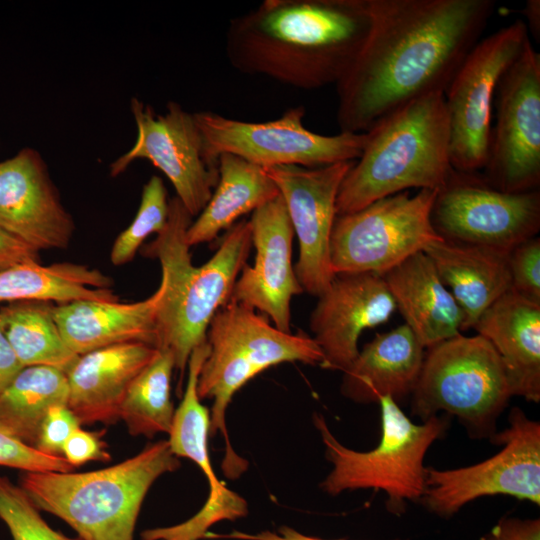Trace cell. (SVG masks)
I'll list each match as a JSON object with an SVG mask.
<instances>
[{"mask_svg":"<svg viewBox=\"0 0 540 540\" xmlns=\"http://www.w3.org/2000/svg\"><path fill=\"white\" fill-rule=\"evenodd\" d=\"M371 28L335 85L341 132L364 133L447 86L481 40L493 0H368Z\"/></svg>","mask_w":540,"mask_h":540,"instance_id":"6da1fadb","label":"cell"},{"mask_svg":"<svg viewBox=\"0 0 540 540\" xmlns=\"http://www.w3.org/2000/svg\"><path fill=\"white\" fill-rule=\"evenodd\" d=\"M368 0H265L230 20L231 66L284 85H336L356 60L371 28Z\"/></svg>","mask_w":540,"mask_h":540,"instance_id":"7a4b0ae2","label":"cell"},{"mask_svg":"<svg viewBox=\"0 0 540 540\" xmlns=\"http://www.w3.org/2000/svg\"><path fill=\"white\" fill-rule=\"evenodd\" d=\"M192 216L176 197L169 199L165 227L141 254L158 259L164 291L156 315V348L172 352L180 383L192 351L207 341L209 324L231 297L249 255V220L230 227L215 254L202 266L192 264L186 232Z\"/></svg>","mask_w":540,"mask_h":540,"instance_id":"3957f363","label":"cell"},{"mask_svg":"<svg viewBox=\"0 0 540 540\" xmlns=\"http://www.w3.org/2000/svg\"><path fill=\"white\" fill-rule=\"evenodd\" d=\"M366 133L363 151L340 185L337 216L411 188L439 190L454 170L443 92L406 104Z\"/></svg>","mask_w":540,"mask_h":540,"instance_id":"277c9868","label":"cell"},{"mask_svg":"<svg viewBox=\"0 0 540 540\" xmlns=\"http://www.w3.org/2000/svg\"><path fill=\"white\" fill-rule=\"evenodd\" d=\"M180 461L162 440L116 465L89 472H22L19 486L41 511L53 514L82 540H134L144 498Z\"/></svg>","mask_w":540,"mask_h":540,"instance_id":"5b68a950","label":"cell"},{"mask_svg":"<svg viewBox=\"0 0 540 540\" xmlns=\"http://www.w3.org/2000/svg\"><path fill=\"white\" fill-rule=\"evenodd\" d=\"M210 353L198 378L197 393L211 399L209 435L224 437L221 464L230 479L238 478L247 461L232 448L226 428V410L234 394L252 378L283 362L321 365L323 354L313 337L303 331L283 332L254 309L229 300L212 318L207 330Z\"/></svg>","mask_w":540,"mask_h":540,"instance_id":"8992f818","label":"cell"},{"mask_svg":"<svg viewBox=\"0 0 540 540\" xmlns=\"http://www.w3.org/2000/svg\"><path fill=\"white\" fill-rule=\"evenodd\" d=\"M381 437L372 450L355 451L342 445L321 414L313 422L321 435L327 459L333 468L321 483L330 495L345 490H382L391 513L404 511L406 501H420L426 488L424 458L430 446L448 429L446 417L434 416L422 424L413 423L390 396L378 401Z\"/></svg>","mask_w":540,"mask_h":540,"instance_id":"52a82bcc","label":"cell"},{"mask_svg":"<svg viewBox=\"0 0 540 540\" xmlns=\"http://www.w3.org/2000/svg\"><path fill=\"white\" fill-rule=\"evenodd\" d=\"M411 397L412 415L422 422L447 412L471 438L491 440L512 394L492 344L459 334L427 348Z\"/></svg>","mask_w":540,"mask_h":540,"instance_id":"ba28073f","label":"cell"},{"mask_svg":"<svg viewBox=\"0 0 540 540\" xmlns=\"http://www.w3.org/2000/svg\"><path fill=\"white\" fill-rule=\"evenodd\" d=\"M438 190L403 191L345 215L336 216L331 268L336 274L382 275L442 237L431 222Z\"/></svg>","mask_w":540,"mask_h":540,"instance_id":"9c48e42d","label":"cell"},{"mask_svg":"<svg viewBox=\"0 0 540 540\" xmlns=\"http://www.w3.org/2000/svg\"><path fill=\"white\" fill-rule=\"evenodd\" d=\"M304 117L303 106L292 107L266 122L241 121L210 111L194 113L206 153L214 160L222 153H230L263 168H317L360 157L366 132L322 135L307 129Z\"/></svg>","mask_w":540,"mask_h":540,"instance_id":"30bf717a","label":"cell"},{"mask_svg":"<svg viewBox=\"0 0 540 540\" xmlns=\"http://www.w3.org/2000/svg\"><path fill=\"white\" fill-rule=\"evenodd\" d=\"M529 41L520 19L481 38L447 86L444 102L453 169L480 172L484 168L498 83Z\"/></svg>","mask_w":540,"mask_h":540,"instance_id":"8fae6325","label":"cell"},{"mask_svg":"<svg viewBox=\"0 0 540 540\" xmlns=\"http://www.w3.org/2000/svg\"><path fill=\"white\" fill-rule=\"evenodd\" d=\"M509 425L491 441L502 445L492 457L462 468H426L421 502L428 511L448 518L467 503L484 496L508 495L540 504V423L518 407Z\"/></svg>","mask_w":540,"mask_h":540,"instance_id":"7c38bea8","label":"cell"},{"mask_svg":"<svg viewBox=\"0 0 540 540\" xmlns=\"http://www.w3.org/2000/svg\"><path fill=\"white\" fill-rule=\"evenodd\" d=\"M496 122L491 128L481 174L508 193L540 185V54L529 41L502 75L495 94Z\"/></svg>","mask_w":540,"mask_h":540,"instance_id":"4fadbf2b","label":"cell"},{"mask_svg":"<svg viewBox=\"0 0 540 540\" xmlns=\"http://www.w3.org/2000/svg\"><path fill=\"white\" fill-rule=\"evenodd\" d=\"M431 222L443 239L508 253L537 236L540 191L503 192L488 184L480 172L454 169L436 193Z\"/></svg>","mask_w":540,"mask_h":540,"instance_id":"5bb4252c","label":"cell"},{"mask_svg":"<svg viewBox=\"0 0 540 540\" xmlns=\"http://www.w3.org/2000/svg\"><path fill=\"white\" fill-rule=\"evenodd\" d=\"M131 111L137 138L131 149L110 165V175L123 173L136 159H147L166 175L189 214L199 215L212 196L219 171L218 160L206 153L194 113L169 102L166 113L156 114L136 98L131 100Z\"/></svg>","mask_w":540,"mask_h":540,"instance_id":"9a60e30c","label":"cell"},{"mask_svg":"<svg viewBox=\"0 0 540 540\" xmlns=\"http://www.w3.org/2000/svg\"><path fill=\"white\" fill-rule=\"evenodd\" d=\"M354 161L306 168L282 165L264 168L276 184L299 243L294 267L303 291L319 297L330 286L334 273L330 240L336 219L340 185Z\"/></svg>","mask_w":540,"mask_h":540,"instance_id":"2e32d148","label":"cell"},{"mask_svg":"<svg viewBox=\"0 0 540 540\" xmlns=\"http://www.w3.org/2000/svg\"><path fill=\"white\" fill-rule=\"evenodd\" d=\"M249 223L255 261L241 269L230 300L258 309L290 333V302L304 291L291 262L294 230L282 196L253 211Z\"/></svg>","mask_w":540,"mask_h":540,"instance_id":"e0dca14e","label":"cell"},{"mask_svg":"<svg viewBox=\"0 0 540 540\" xmlns=\"http://www.w3.org/2000/svg\"><path fill=\"white\" fill-rule=\"evenodd\" d=\"M0 227L39 252L70 244L73 219L32 148L0 162Z\"/></svg>","mask_w":540,"mask_h":540,"instance_id":"ac0fdd59","label":"cell"},{"mask_svg":"<svg viewBox=\"0 0 540 540\" xmlns=\"http://www.w3.org/2000/svg\"><path fill=\"white\" fill-rule=\"evenodd\" d=\"M310 316L313 339L323 354L321 367L344 372L359 354L365 329L386 323L396 305L381 275L336 274Z\"/></svg>","mask_w":540,"mask_h":540,"instance_id":"d6986e66","label":"cell"},{"mask_svg":"<svg viewBox=\"0 0 540 540\" xmlns=\"http://www.w3.org/2000/svg\"><path fill=\"white\" fill-rule=\"evenodd\" d=\"M209 430V411L200 402L197 381L190 378L174 412L168 443L175 456L192 460L202 470L209 482V495L203 507L190 519L174 526L151 528L149 540H200L205 538L212 525L247 515L246 500L228 489L212 469Z\"/></svg>","mask_w":540,"mask_h":540,"instance_id":"ffe728a7","label":"cell"},{"mask_svg":"<svg viewBox=\"0 0 540 540\" xmlns=\"http://www.w3.org/2000/svg\"><path fill=\"white\" fill-rule=\"evenodd\" d=\"M158 349L143 342H126L80 355L66 373L68 408L80 424H114L134 378Z\"/></svg>","mask_w":540,"mask_h":540,"instance_id":"44dd1931","label":"cell"},{"mask_svg":"<svg viewBox=\"0 0 540 540\" xmlns=\"http://www.w3.org/2000/svg\"><path fill=\"white\" fill-rule=\"evenodd\" d=\"M164 287L147 299L119 301L76 300L54 305L53 318L67 346L77 355L126 342L156 348V315Z\"/></svg>","mask_w":540,"mask_h":540,"instance_id":"7402d4cb","label":"cell"},{"mask_svg":"<svg viewBox=\"0 0 540 540\" xmlns=\"http://www.w3.org/2000/svg\"><path fill=\"white\" fill-rule=\"evenodd\" d=\"M473 329L496 350L512 396L540 401V303L510 289L478 319Z\"/></svg>","mask_w":540,"mask_h":540,"instance_id":"603a6c76","label":"cell"},{"mask_svg":"<svg viewBox=\"0 0 540 540\" xmlns=\"http://www.w3.org/2000/svg\"><path fill=\"white\" fill-rule=\"evenodd\" d=\"M381 276L405 324L425 349L461 334L463 313L423 251Z\"/></svg>","mask_w":540,"mask_h":540,"instance_id":"cb8c5ba5","label":"cell"},{"mask_svg":"<svg viewBox=\"0 0 540 540\" xmlns=\"http://www.w3.org/2000/svg\"><path fill=\"white\" fill-rule=\"evenodd\" d=\"M423 252L430 258L463 313L462 331L511 289L508 253L446 239L432 241Z\"/></svg>","mask_w":540,"mask_h":540,"instance_id":"d4e9b609","label":"cell"},{"mask_svg":"<svg viewBox=\"0 0 540 540\" xmlns=\"http://www.w3.org/2000/svg\"><path fill=\"white\" fill-rule=\"evenodd\" d=\"M424 356L425 348L406 324L377 334L343 372L341 393L357 403L383 396L398 403L412 394Z\"/></svg>","mask_w":540,"mask_h":540,"instance_id":"484cf974","label":"cell"},{"mask_svg":"<svg viewBox=\"0 0 540 540\" xmlns=\"http://www.w3.org/2000/svg\"><path fill=\"white\" fill-rule=\"evenodd\" d=\"M219 178L208 203L186 232L188 245L209 242L243 215L277 197L279 190L266 170L239 156H218Z\"/></svg>","mask_w":540,"mask_h":540,"instance_id":"4316f807","label":"cell"},{"mask_svg":"<svg viewBox=\"0 0 540 540\" xmlns=\"http://www.w3.org/2000/svg\"><path fill=\"white\" fill-rule=\"evenodd\" d=\"M111 285L107 275L86 265L64 262L44 266L28 261L0 271V302L119 301Z\"/></svg>","mask_w":540,"mask_h":540,"instance_id":"83f0119b","label":"cell"},{"mask_svg":"<svg viewBox=\"0 0 540 540\" xmlns=\"http://www.w3.org/2000/svg\"><path fill=\"white\" fill-rule=\"evenodd\" d=\"M65 372L49 366L23 367L0 394V425L35 448L41 425L55 405H67Z\"/></svg>","mask_w":540,"mask_h":540,"instance_id":"f1b7e54d","label":"cell"},{"mask_svg":"<svg viewBox=\"0 0 540 540\" xmlns=\"http://www.w3.org/2000/svg\"><path fill=\"white\" fill-rule=\"evenodd\" d=\"M52 302L14 301L0 308V326L23 367L49 366L67 373L78 359L53 318Z\"/></svg>","mask_w":540,"mask_h":540,"instance_id":"f546056e","label":"cell"},{"mask_svg":"<svg viewBox=\"0 0 540 540\" xmlns=\"http://www.w3.org/2000/svg\"><path fill=\"white\" fill-rule=\"evenodd\" d=\"M175 361L168 349L156 356L131 382L120 408L131 435L148 438L169 433L175 409L171 401V377Z\"/></svg>","mask_w":540,"mask_h":540,"instance_id":"4dcf8cb0","label":"cell"},{"mask_svg":"<svg viewBox=\"0 0 540 540\" xmlns=\"http://www.w3.org/2000/svg\"><path fill=\"white\" fill-rule=\"evenodd\" d=\"M169 214V199L162 179L152 176L144 185L137 214L131 224L115 239L110 260L119 266L128 263L142 247L145 239L165 227Z\"/></svg>","mask_w":540,"mask_h":540,"instance_id":"1f68e13d","label":"cell"},{"mask_svg":"<svg viewBox=\"0 0 540 540\" xmlns=\"http://www.w3.org/2000/svg\"><path fill=\"white\" fill-rule=\"evenodd\" d=\"M0 519L13 540H82L49 526L26 492L6 476H0Z\"/></svg>","mask_w":540,"mask_h":540,"instance_id":"d6a6232c","label":"cell"},{"mask_svg":"<svg viewBox=\"0 0 540 540\" xmlns=\"http://www.w3.org/2000/svg\"><path fill=\"white\" fill-rule=\"evenodd\" d=\"M511 289L522 297L540 303V238L535 236L508 253Z\"/></svg>","mask_w":540,"mask_h":540,"instance_id":"836d02e7","label":"cell"},{"mask_svg":"<svg viewBox=\"0 0 540 540\" xmlns=\"http://www.w3.org/2000/svg\"><path fill=\"white\" fill-rule=\"evenodd\" d=\"M0 466L22 472H71L74 467L64 457L48 456L30 447L0 425Z\"/></svg>","mask_w":540,"mask_h":540,"instance_id":"e575fe53","label":"cell"},{"mask_svg":"<svg viewBox=\"0 0 540 540\" xmlns=\"http://www.w3.org/2000/svg\"><path fill=\"white\" fill-rule=\"evenodd\" d=\"M79 427V420L67 405H55L41 425L35 449L48 456L63 457L66 440Z\"/></svg>","mask_w":540,"mask_h":540,"instance_id":"d590c367","label":"cell"},{"mask_svg":"<svg viewBox=\"0 0 540 540\" xmlns=\"http://www.w3.org/2000/svg\"><path fill=\"white\" fill-rule=\"evenodd\" d=\"M103 432H90L81 429L74 430L66 440L62 456L74 468L89 461H108L111 456L106 450V444L101 440Z\"/></svg>","mask_w":540,"mask_h":540,"instance_id":"8d00e7d4","label":"cell"},{"mask_svg":"<svg viewBox=\"0 0 540 540\" xmlns=\"http://www.w3.org/2000/svg\"><path fill=\"white\" fill-rule=\"evenodd\" d=\"M479 540H540V520L504 517Z\"/></svg>","mask_w":540,"mask_h":540,"instance_id":"74e56055","label":"cell"},{"mask_svg":"<svg viewBox=\"0 0 540 540\" xmlns=\"http://www.w3.org/2000/svg\"><path fill=\"white\" fill-rule=\"evenodd\" d=\"M28 261H39V251L0 227V271Z\"/></svg>","mask_w":540,"mask_h":540,"instance_id":"f35d334b","label":"cell"},{"mask_svg":"<svg viewBox=\"0 0 540 540\" xmlns=\"http://www.w3.org/2000/svg\"><path fill=\"white\" fill-rule=\"evenodd\" d=\"M205 538L235 540H326L304 535L288 526H283L279 528L277 532L262 531L255 534H249L240 531H233L229 534H214L208 532Z\"/></svg>","mask_w":540,"mask_h":540,"instance_id":"ab89813d","label":"cell"},{"mask_svg":"<svg viewBox=\"0 0 540 540\" xmlns=\"http://www.w3.org/2000/svg\"><path fill=\"white\" fill-rule=\"evenodd\" d=\"M22 368L0 326V394Z\"/></svg>","mask_w":540,"mask_h":540,"instance_id":"60d3db41","label":"cell"},{"mask_svg":"<svg viewBox=\"0 0 540 540\" xmlns=\"http://www.w3.org/2000/svg\"><path fill=\"white\" fill-rule=\"evenodd\" d=\"M525 17L524 21L528 33H531L535 38L539 39L540 35V1L528 0L521 12Z\"/></svg>","mask_w":540,"mask_h":540,"instance_id":"b9f144b4","label":"cell"}]
</instances>
